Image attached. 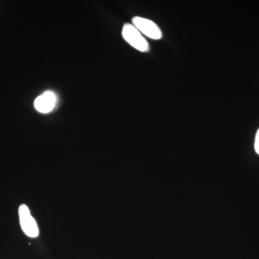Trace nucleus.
I'll list each match as a JSON object with an SVG mask.
<instances>
[{"label": "nucleus", "instance_id": "nucleus-1", "mask_svg": "<svg viewBox=\"0 0 259 259\" xmlns=\"http://www.w3.org/2000/svg\"><path fill=\"white\" fill-rule=\"evenodd\" d=\"M122 36L130 45L141 52L149 51V46L141 32L134 25L125 24L122 28Z\"/></svg>", "mask_w": 259, "mask_h": 259}, {"label": "nucleus", "instance_id": "nucleus-2", "mask_svg": "<svg viewBox=\"0 0 259 259\" xmlns=\"http://www.w3.org/2000/svg\"><path fill=\"white\" fill-rule=\"evenodd\" d=\"M18 213L20 226L25 234L30 238H36L39 234L38 227L30 214L28 206L21 204L19 207Z\"/></svg>", "mask_w": 259, "mask_h": 259}, {"label": "nucleus", "instance_id": "nucleus-3", "mask_svg": "<svg viewBox=\"0 0 259 259\" xmlns=\"http://www.w3.org/2000/svg\"><path fill=\"white\" fill-rule=\"evenodd\" d=\"M133 24L140 32L153 40H159L162 37L161 29L156 23L148 19L135 17L133 18Z\"/></svg>", "mask_w": 259, "mask_h": 259}, {"label": "nucleus", "instance_id": "nucleus-4", "mask_svg": "<svg viewBox=\"0 0 259 259\" xmlns=\"http://www.w3.org/2000/svg\"><path fill=\"white\" fill-rule=\"evenodd\" d=\"M56 97L54 93L47 91L37 97L34 102V106L41 113H49L54 110L56 105Z\"/></svg>", "mask_w": 259, "mask_h": 259}, {"label": "nucleus", "instance_id": "nucleus-5", "mask_svg": "<svg viewBox=\"0 0 259 259\" xmlns=\"http://www.w3.org/2000/svg\"><path fill=\"white\" fill-rule=\"evenodd\" d=\"M255 150L256 153L259 154V129L258 132H257L256 136H255Z\"/></svg>", "mask_w": 259, "mask_h": 259}]
</instances>
